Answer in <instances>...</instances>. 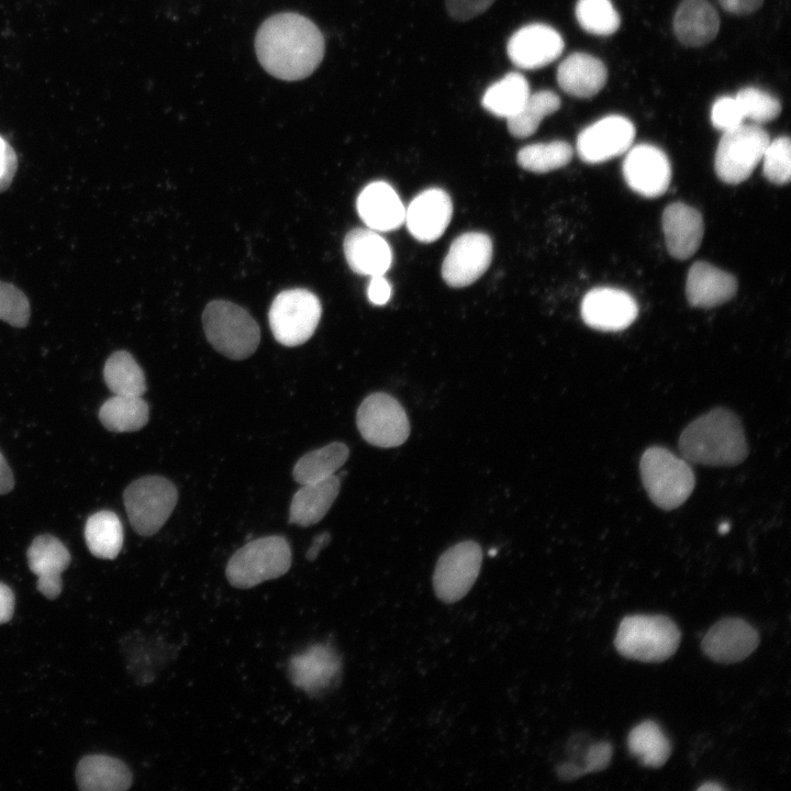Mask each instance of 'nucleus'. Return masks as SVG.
Here are the masks:
<instances>
[{
  "label": "nucleus",
  "mask_w": 791,
  "mask_h": 791,
  "mask_svg": "<svg viewBox=\"0 0 791 791\" xmlns=\"http://www.w3.org/2000/svg\"><path fill=\"white\" fill-rule=\"evenodd\" d=\"M765 177L772 183L786 185L791 177V143L788 136L769 141L762 155Z\"/></svg>",
  "instance_id": "nucleus-39"
},
{
  "label": "nucleus",
  "mask_w": 791,
  "mask_h": 791,
  "mask_svg": "<svg viewBox=\"0 0 791 791\" xmlns=\"http://www.w3.org/2000/svg\"><path fill=\"white\" fill-rule=\"evenodd\" d=\"M331 541V535L327 532H323L319 535H316L312 543L310 548L307 550V559L314 560L319 553Z\"/></svg>",
  "instance_id": "nucleus-49"
},
{
  "label": "nucleus",
  "mask_w": 791,
  "mask_h": 791,
  "mask_svg": "<svg viewBox=\"0 0 791 791\" xmlns=\"http://www.w3.org/2000/svg\"><path fill=\"white\" fill-rule=\"evenodd\" d=\"M339 488L341 480L335 475L301 484L290 503L289 522L302 527L319 523L337 498Z\"/></svg>",
  "instance_id": "nucleus-26"
},
{
  "label": "nucleus",
  "mask_w": 791,
  "mask_h": 791,
  "mask_svg": "<svg viewBox=\"0 0 791 791\" xmlns=\"http://www.w3.org/2000/svg\"><path fill=\"white\" fill-rule=\"evenodd\" d=\"M680 639L678 626L668 616L635 614L621 621L614 645L626 658L660 662L676 653Z\"/></svg>",
  "instance_id": "nucleus-4"
},
{
  "label": "nucleus",
  "mask_w": 791,
  "mask_h": 791,
  "mask_svg": "<svg viewBox=\"0 0 791 791\" xmlns=\"http://www.w3.org/2000/svg\"><path fill=\"white\" fill-rule=\"evenodd\" d=\"M493 2L494 0H446V8L455 20L467 21L484 12Z\"/></svg>",
  "instance_id": "nucleus-42"
},
{
  "label": "nucleus",
  "mask_w": 791,
  "mask_h": 791,
  "mask_svg": "<svg viewBox=\"0 0 791 791\" xmlns=\"http://www.w3.org/2000/svg\"><path fill=\"white\" fill-rule=\"evenodd\" d=\"M107 387L116 396L142 397L146 391L143 369L126 350L113 353L103 367Z\"/></svg>",
  "instance_id": "nucleus-33"
},
{
  "label": "nucleus",
  "mask_w": 791,
  "mask_h": 791,
  "mask_svg": "<svg viewBox=\"0 0 791 791\" xmlns=\"http://www.w3.org/2000/svg\"><path fill=\"white\" fill-rule=\"evenodd\" d=\"M202 324L213 348L231 359H245L259 345L258 324L245 309L233 302L211 301L202 313Z\"/></svg>",
  "instance_id": "nucleus-5"
},
{
  "label": "nucleus",
  "mask_w": 791,
  "mask_h": 791,
  "mask_svg": "<svg viewBox=\"0 0 791 791\" xmlns=\"http://www.w3.org/2000/svg\"><path fill=\"white\" fill-rule=\"evenodd\" d=\"M343 246L349 268L358 275H385L391 266V248L374 230L357 227L349 231Z\"/></svg>",
  "instance_id": "nucleus-23"
},
{
  "label": "nucleus",
  "mask_w": 791,
  "mask_h": 791,
  "mask_svg": "<svg viewBox=\"0 0 791 791\" xmlns=\"http://www.w3.org/2000/svg\"><path fill=\"white\" fill-rule=\"evenodd\" d=\"M149 408L142 397L114 394L101 405L99 420L109 431L135 432L146 425Z\"/></svg>",
  "instance_id": "nucleus-29"
},
{
  "label": "nucleus",
  "mask_w": 791,
  "mask_h": 791,
  "mask_svg": "<svg viewBox=\"0 0 791 791\" xmlns=\"http://www.w3.org/2000/svg\"><path fill=\"white\" fill-rule=\"evenodd\" d=\"M14 479L12 471L0 452V494H5L13 489Z\"/></svg>",
  "instance_id": "nucleus-48"
},
{
  "label": "nucleus",
  "mask_w": 791,
  "mask_h": 791,
  "mask_svg": "<svg viewBox=\"0 0 791 791\" xmlns=\"http://www.w3.org/2000/svg\"><path fill=\"white\" fill-rule=\"evenodd\" d=\"M720 20L706 0H683L673 18V31L687 46H702L717 34Z\"/></svg>",
  "instance_id": "nucleus-28"
},
{
  "label": "nucleus",
  "mask_w": 791,
  "mask_h": 791,
  "mask_svg": "<svg viewBox=\"0 0 791 791\" xmlns=\"http://www.w3.org/2000/svg\"><path fill=\"white\" fill-rule=\"evenodd\" d=\"M565 47L560 34L552 26L533 23L519 29L508 42V55L521 69H538L556 60Z\"/></svg>",
  "instance_id": "nucleus-17"
},
{
  "label": "nucleus",
  "mask_w": 791,
  "mask_h": 791,
  "mask_svg": "<svg viewBox=\"0 0 791 791\" xmlns=\"http://www.w3.org/2000/svg\"><path fill=\"white\" fill-rule=\"evenodd\" d=\"M453 214L449 194L439 188L420 192L405 209L404 222L411 235L420 242L439 238Z\"/></svg>",
  "instance_id": "nucleus-19"
},
{
  "label": "nucleus",
  "mask_w": 791,
  "mask_h": 791,
  "mask_svg": "<svg viewBox=\"0 0 791 791\" xmlns=\"http://www.w3.org/2000/svg\"><path fill=\"white\" fill-rule=\"evenodd\" d=\"M637 314L638 307L634 298L616 288H594L581 302L583 322L599 331H622L635 321Z\"/></svg>",
  "instance_id": "nucleus-16"
},
{
  "label": "nucleus",
  "mask_w": 791,
  "mask_h": 791,
  "mask_svg": "<svg viewBox=\"0 0 791 791\" xmlns=\"http://www.w3.org/2000/svg\"><path fill=\"white\" fill-rule=\"evenodd\" d=\"M745 119L736 97L723 96L716 99L711 109L712 125L720 131H728L743 124Z\"/></svg>",
  "instance_id": "nucleus-41"
},
{
  "label": "nucleus",
  "mask_w": 791,
  "mask_h": 791,
  "mask_svg": "<svg viewBox=\"0 0 791 791\" xmlns=\"http://www.w3.org/2000/svg\"><path fill=\"white\" fill-rule=\"evenodd\" d=\"M769 141L768 133L754 124L725 131L715 152L716 176L725 183L743 182L761 160Z\"/></svg>",
  "instance_id": "nucleus-9"
},
{
  "label": "nucleus",
  "mask_w": 791,
  "mask_h": 791,
  "mask_svg": "<svg viewBox=\"0 0 791 791\" xmlns=\"http://www.w3.org/2000/svg\"><path fill=\"white\" fill-rule=\"evenodd\" d=\"M369 301L376 305L386 304L391 296V287L383 275L372 276L367 288Z\"/></svg>",
  "instance_id": "nucleus-45"
},
{
  "label": "nucleus",
  "mask_w": 791,
  "mask_h": 791,
  "mask_svg": "<svg viewBox=\"0 0 791 791\" xmlns=\"http://www.w3.org/2000/svg\"><path fill=\"white\" fill-rule=\"evenodd\" d=\"M0 320L14 327H24L30 320L26 296L12 283L0 280Z\"/></svg>",
  "instance_id": "nucleus-40"
},
{
  "label": "nucleus",
  "mask_w": 791,
  "mask_h": 791,
  "mask_svg": "<svg viewBox=\"0 0 791 791\" xmlns=\"http://www.w3.org/2000/svg\"><path fill=\"white\" fill-rule=\"evenodd\" d=\"M720 4L734 14H748L757 10L764 0H718Z\"/></svg>",
  "instance_id": "nucleus-47"
},
{
  "label": "nucleus",
  "mask_w": 791,
  "mask_h": 791,
  "mask_svg": "<svg viewBox=\"0 0 791 791\" xmlns=\"http://www.w3.org/2000/svg\"><path fill=\"white\" fill-rule=\"evenodd\" d=\"M14 593L4 583L0 582V624L9 622L14 611Z\"/></svg>",
  "instance_id": "nucleus-46"
},
{
  "label": "nucleus",
  "mask_w": 791,
  "mask_h": 791,
  "mask_svg": "<svg viewBox=\"0 0 791 791\" xmlns=\"http://www.w3.org/2000/svg\"><path fill=\"white\" fill-rule=\"evenodd\" d=\"M575 13L580 26L593 35H611L621 24V18L611 0H578Z\"/></svg>",
  "instance_id": "nucleus-37"
},
{
  "label": "nucleus",
  "mask_w": 791,
  "mask_h": 791,
  "mask_svg": "<svg viewBox=\"0 0 791 791\" xmlns=\"http://www.w3.org/2000/svg\"><path fill=\"white\" fill-rule=\"evenodd\" d=\"M356 423L363 438L378 447L400 446L410 435L404 409L385 392H375L364 399L357 410Z\"/></svg>",
  "instance_id": "nucleus-10"
},
{
  "label": "nucleus",
  "mask_w": 791,
  "mask_h": 791,
  "mask_svg": "<svg viewBox=\"0 0 791 791\" xmlns=\"http://www.w3.org/2000/svg\"><path fill=\"white\" fill-rule=\"evenodd\" d=\"M132 772L120 759L88 755L77 765L76 781L83 791H123L132 784Z\"/></svg>",
  "instance_id": "nucleus-27"
},
{
  "label": "nucleus",
  "mask_w": 791,
  "mask_h": 791,
  "mask_svg": "<svg viewBox=\"0 0 791 791\" xmlns=\"http://www.w3.org/2000/svg\"><path fill=\"white\" fill-rule=\"evenodd\" d=\"M349 448L341 442L330 443L321 448L304 454L292 469L293 479L300 483H309L328 478L346 463Z\"/></svg>",
  "instance_id": "nucleus-31"
},
{
  "label": "nucleus",
  "mask_w": 791,
  "mask_h": 791,
  "mask_svg": "<svg viewBox=\"0 0 791 791\" xmlns=\"http://www.w3.org/2000/svg\"><path fill=\"white\" fill-rule=\"evenodd\" d=\"M492 242L481 232H467L452 243L442 265V277L453 288H463L480 278L492 259Z\"/></svg>",
  "instance_id": "nucleus-13"
},
{
  "label": "nucleus",
  "mask_w": 791,
  "mask_h": 791,
  "mask_svg": "<svg viewBox=\"0 0 791 791\" xmlns=\"http://www.w3.org/2000/svg\"><path fill=\"white\" fill-rule=\"evenodd\" d=\"M18 167V157L13 147L0 136V192L11 185Z\"/></svg>",
  "instance_id": "nucleus-43"
},
{
  "label": "nucleus",
  "mask_w": 791,
  "mask_h": 791,
  "mask_svg": "<svg viewBox=\"0 0 791 791\" xmlns=\"http://www.w3.org/2000/svg\"><path fill=\"white\" fill-rule=\"evenodd\" d=\"M698 790H703V791H706V790H712V791H714V790H723V787L716 784L715 782H714V783L708 782V783H705V784L700 786V787L698 788Z\"/></svg>",
  "instance_id": "nucleus-50"
},
{
  "label": "nucleus",
  "mask_w": 791,
  "mask_h": 791,
  "mask_svg": "<svg viewBox=\"0 0 791 791\" xmlns=\"http://www.w3.org/2000/svg\"><path fill=\"white\" fill-rule=\"evenodd\" d=\"M608 71L597 57L586 53L567 56L557 68V82L568 94L591 98L605 85Z\"/></svg>",
  "instance_id": "nucleus-25"
},
{
  "label": "nucleus",
  "mask_w": 791,
  "mask_h": 791,
  "mask_svg": "<svg viewBox=\"0 0 791 791\" xmlns=\"http://www.w3.org/2000/svg\"><path fill=\"white\" fill-rule=\"evenodd\" d=\"M572 153L571 145L565 141L536 143L520 149L517 163L525 170L545 174L566 166Z\"/></svg>",
  "instance_id": "nucleus-36"
},
{
  "label": "nucleus",
  "mask_w": 791,
  "mask_h": 791,
  "mask_svg": "<svg viewBox=\"0 0 791 791\" xmlns=\"http://www.w3.org/2000/svg\"><path fill=\"white\" fill-rule=\"evenodd\" d=\"M343 661L331 643H316L293 655L288 662L291 683L311 698L333 690L342 678Z\"/></svg>",
  "instance_id": "nucleus-12"
},
{
  "label": "nucleus",
  "mask_w": 791,
  "mask_h": 791,
  "mask_svg": "<svg viewBox=\"0 0 791 791\" xmlns=\"http://www.w3.org/2000/svg\"><path fill=\"white\" fill-rule=\"evenodd\" d=\"M634 137L635 126L627 118L608 115L579 133L577 152L583 161L599 164L626 153Z\"/></svg>",
  "instance_id": "nucleus-14"
},
{
  "label": "nucleus",
  "mask_w": 791,
  "mask_h": 791,
  "mask_svg": "<svg viewBox=\"0 0 791 791\" xmlns=\"http://www.w3.org/2000/svg\"><path fill=\"white\" fill-rule=\"evenodd\" d=\"M482 550L478 543L464 541L447 548L438 558L433 587L445 603L463 599L472 588L481 568Z\"/></svg>",
  "instance_id": "nucleus-11"
},
{
  "label": "nucleus",
  "mask_w": 791,
  "mask_h": 791,
  "mask_svg": "<svg viewBox=\"0 0 791 791\" xmlns=\"http://www.w3.org/2000/svg\"><path fill=\"white\" fill-rule=\"evenodd\" d=\"M612 754V746L608 742H601L592 745L586 756L582 775L605 769L611 761Z\"/></svg>",
  "instance_id": "nucleus-44"
},
{
  "label": "nucleus",
  "mask_w": 791,
  "mask_h": 791,
  "mask_svg": "<svg viewBox=\"0 0 791 791\" xmlns=\"http://www.w3.org/2000/svg\"><path fill=\"white\" fill-rule=\"evenodd\" d=\"M669 254L677 259L691 257L700 247L704 224L700 212L682 202L669 204L661 218Z\"/></svg>",
  "instance_id": "nucleus-22"
},
{
  "label": "nucleus",
  "mask_w": 791,
  "mask_h": 791,
  "mask_svg": "<svg viewBox=\"0 0 791 791\" xmlns=\"http://www.w3.org/2000/svg\"><path fill=\"white\" fill-rule=\"evenodd\" d=\"M322 314L319 298L302 288L281 291L272 301L268 320L275 339L293 347L305 343L315 332Z\"/></svg>",
  "instance_id": "nucleus-8"
},
{
  "label": "nucleus",
  "mask_w": 791,
  "mask_h": 791,
  "mask_svg": "<svg viewBox=\"0 0 791 791\" xmlns=\"http://www.w3.org/2000/svg\"><path fill=\"white\" fill-rule=\"evenodd\" d=\"M356 207L363 222L376 232H390L404 223L405 208L397 191L385 181L367 185Z\"/></svg>",
  "instance_id": "nucleus-21"
},
{
  "label": "nucleus",
  "mask_w": 791,
  "mask_h": 791,
  "mask_svg": "<svg viewBox=\"0 0 791 791\" xmlns=\"http://www.w3.org/2000/svg\"><path fill=\"white\" fill-rule=\"evenodd\" d=\"M737 290L736 279L706 261H697L689 269L686 293L691 305L714 308L731 300Z\"/></svg>",
  "instance_id": "nucleus-24"
},
{
  "label": "nucleus",
  "mask_w": 791,
  "mask_h": 791,
  "mask_svg": "<svg viewBox=\"0 0 791 791\" xmlns=\"http://www.w3.org/2000/svg\"><path fill=\"white\" fill-rule=\"evenodd\" d=\"M678 447L687 461L705 466H735L748 455L740 420L725 408L713 409L689 423Z\"/></svg>",
  "instance_id": "nucleus-2"
},
{
  "label": "nucleus",
  "mask_w": 791,
  "mask_h": 791,
  "mask_svg": "<svg viewBox=\"0 0 791 791\" xmlns=\"http://www.w3.org/2000/svg\"><path fill=\"white\" fill-rule=\"evenodd\" d=\"M560 108V99L550 90L530 93L522 108L508 120L509 132L519 138L528 137L536 132L543 119Z\"/></svg>",
  "instance_id": "nucleus-35"
},
{
  "label": "nucleus",
  "mask_w": 791,
  "mask_h": 791,
  "mask_svg": "<svg viewBox=\"0 0 791 791\" xmlns=\"http://www.w3.org/2000/svg\"><path fill=\"white\" fill-rule=\"evenodd\" d=\"M292 554L280 535L259 537L237 549L225 568L227 581L235 588L249 589L283 576L291 567Z\"/></svg>",
  "instance_id": "nucleus-6"
},
{
  "label": "nucleus",
  "mask_w": 791,
  "mask_h": 791,
  "mask_svg": "<svg viewBox=\"0 0 791 791\" xmlns=\"http://www.w3.org/2000/svg\"><path fill=\"white\" fill-rule=\"evenodd\" d=\"M622 169L627 186L646 198L664 194L670 185V161L662 149L651 144L631 147Z\"/></svg>",
  "instance_id": "nucleus-15"
},
{
  "label": "nucleus",
  "mask_w": 791,
  "mask_h": 791,
  "mask_svg": "<svg viewBox=\"0 0 791 791\" xmlns=\"http://www.w3.org/2000/svg\"><path fill=\"white\" fill-rule=\"evenodd\" d=\"M728 530H729V524H728V523H725V524H721V525H720L718 532H720V533H726Z\"/></svg>",
  "instance_id": "nucleus-51"
},
{
  "label": "nucleus",
  "mask_w": 791,
  "mask_h": 791,
  "mask_svg": "<svg viewBox=\"0 0 791 791\" xmlns=\"http://www.w3.org/2000/svg\"><path fill=\"white\" fill-rule=\"evenodd\" d=\"M85 539L93 556L102 559L116 558L124 542L119 516L107 510L89 516L85 526Z\"/></svg>",
  "instance_id": "nucleus-30"
},
{
  "label": "nucleus",
  "mask_w": 791,
  "mask_h": 791,
  "mask_svg": "<svg viewBox=\"0 0 791 791\" xmlns=\"http://www.w3.org/2000/svg\"><path fill=\"white\" fill-rule=\"evenodd\" d=\"M26 557L31 571L37 576V590L47 599H56L63 588L60 576L71 559L67 547L53 535H38L31 543Z\"/></svg>",
  "instance_id": "nucleus-20"
},
{
  "label": "nucleus",
  "mask_w": 791,
  "mask_h": 791,
  "mask_svg": "<svg viewBox=\"0 0 791 791\" xmlns=\"http://www.w3.org/2000/svg\"><path fill=\"white\" fill-rule=\"evenodd\" d=\"M758 644L759 634L749 623L738 617H725L710 627L701 646L712 660L734 664L747 658Z\"/></svg>",
  "instance_id": "nucleus-18"
},
{
  "label": "nucleus",
  "mask_w": 791,
  "mask_h": 791,
  "mask_svg": "<svg viewBox=\"0 0 791 791\" xmlns=\"http://www.w3.org/2000/svg\"><path fill=\"white\" fill-rule=\"evenodd\" d=\"M530 85L520 73H510L492 83L482 97V107L490 113L509 119L530 96Z\"/></svg>",
  "instance_id": "nucleus-32"
},
{
  "label": "nucleus",
  "mask_w": 791,
  "mask_h": 791,
  "mask_svg": "<svg viewBox=\"0 0 791 791\" xmlns=\"http://www.w3.org/2000/svg\"><path fill=\"white\" fill-rule=\"evenodd\" d=\"M255 48L267 73L294 81L317 68L324 56V38L311 20L286 12L264 21L256 34Z\"/></svg>",
  "instance_id": "nucleus-1"
},
{
  "label": "nucleus",
  "mask_w": 791,
  "mask_h": 791,
  "mask_svg": "<svg viewBox=\"0 0 791 791\" xmlns=\"http://www.w3.org/2000/svg\"><path fill=\"white\" fill-rule=\"evenodd\" d=\"M123 500L133 530L142 536L157 533L172 513L178 492L175 484L161 476H145L130 483Z\"/></svg>",
  "instance_id": "nucleus-7"
},
{
  "label": "nucleus",
  "mask_w": 791,
  "mask_h": 791,
  "mask_svg": "<svg viewBox=\"0 0 791 791\" xmlns=\"http://www.w3.org/2000/svg\"><path fill=\"white\" fill-rule=\"evenodd\" d=\"M639 472L649 499L662 510L680 506L695 486L690 463L661 446H651L644 452Z\"/></svg>",
  "instance_id": "nucleus-3"
},
{
  "label": "nucleus",
  "mask_w": 791,
  "mask_h": 791,
  "mask_svg": "<svg viewBox=\"0 0 791 791\" xmlns=\"http://www.w3.org/2000/svg\"><path fill=\"white\" fill-rule=\"evenodd\" d=\"M744 112L745 119L748 118L756 123H767L775 120L781 111L779 100L756 87H745L735 96Z\"/></svg>",
  "instance_id": "nucleus-38"
},
{
  "label": "nucleus",
  "mask_w": 791,
  "mask_h": 791,
  "mask_svg": "<svg viewBox=\"0 0 791 791\" xmlns=\"http://www.w3.org/2000/svg\"><path fill=\"white\" fill-rule=\"evenodd\" d=\"M627 746L642 765L650 768L665 765L671 753L668 737L654 721H645L633 727L627 737Z\"/></svg>",
  "instance_id": "nucleus-34"
}]
</instances>
